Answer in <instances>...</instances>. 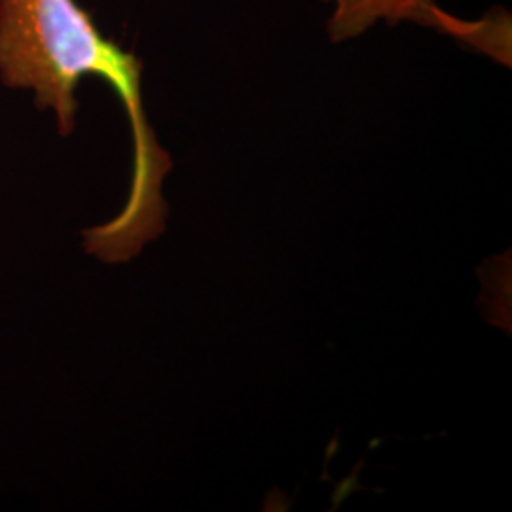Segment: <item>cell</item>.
<instances>
[{
    "label": "cell",
    "instance_id": "obj_1",
    "mask_svg": "<svg viewBox=\"0 0 512 512\" xmlns=\"http://www.w3.org/2000/svg\"><path fill=\"white\" fill-rule=\"evenodd\" d=\"M88 76L116 93L133 137L128 202L118 217L84 232L92 255L118 264L162 236L167 217L162 183L173 162L148 124L143 61L105 37L76 0H0V82L33 92L38 110L54 112L63 137L76 128V93Z\"/></svg>",
    "mask_w": 512,
    "mask_h": 512
},
{
    "label": "cell",
    "instance_id": "obj_2",
    "mask_svg": "<svg viewBox=\"0 0 512 512\" xmlns=\"http://www.w3.org/2000/svg\"><path fill=\"white\" fill-rule=\"evenodd\" d=\"M332 6L329 33L332 42L361 37L376 23L397 25L403 21L437 27V0H323Z\"/></svg>",
    "mask_w": 512,
    "mask_h": 512
}]
</instances>
